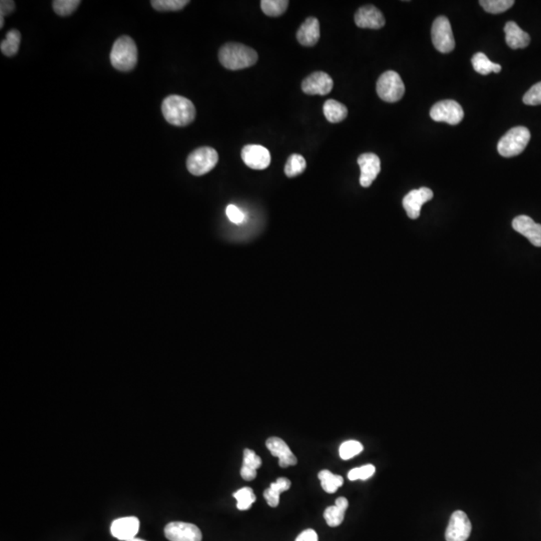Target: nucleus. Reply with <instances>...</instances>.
Here are the masks:
<instances>
[{"instance_id": "1", "label": "nucleus", "mask_w": 541, "mask_h": 541, "mask_svg": "<svg viewBox=\"0 0 541 541\" xmlns=\"http://www.w3.org/2000/svg\"><path fill=\"white\" fill-rule=\"evenodd\" d=\"M221 65L230 71H241L253 67L258 61V54L253 48L242 43H229L219 52Z\"/></svg>"}, {"instance_id": "2", "label": "nucleus", "mask_w": 541, "mask_h": 541, "mask_svg": "<svg viewBox=\"0 0 541 541\" xmlns=\"http://www.w3.org/2000/svg\"><path fill=\"white\" fill-rule=\"evenodd\" d=\"M162 111L166 122L176 126L192 124L197 113L194 104L187 98L177 94H172L164 100Z\"/></svg>"}, {"instance_id": "3", "label": "nucleus", "mask_w": 541, "mask_h": 541, "mask_svg": "<svg viewBox=\"0 0 541 541\" xmlns=\"http://www.w3.org/2000/svg\"><path fill=\"white\" fill-rule=\"evenodd\" d=\"M111 65L120 71H130L137 63V47L135 41L128 36H120L113 43L111 52Z\"/></svg>"}, {"instance_id": "4", "label": "nucleus", "mask_w": 541, "mask_h": 541, "mask_svg": "<svg viewBox=\"0 0 541 541\" xmlns=\"http://www.w3.org/2000/svg\"><path fill=\"white\" fill-rule=\"evenodd\" d=\"M530 137L531 135L529 129L525 126H516L501 137L497 144V151L499 155L505 157H516L525 150Z\"/></svg>"}, {"instance_id": "5", "label": "nucleus", "mask_w": 541, "mask_h": 541, "mask_svg": "<svg viewBox=\"0 0 541 541\" xmlns=\"http://www.w3.org/2000/svg\"><path fill=\"white\" fill-rule=\"evenodd\" d=\"M219 162V155L214 148L203 146L190 153L187 159L188 172L194 176H203L211 172Z\"/></svg>"}, {"instance_id": "6", "label": "nucleus", "mask_w": 541, "mask_h": 541, "mask_svg": "<svg viewBox=\"0 0 541 541\" xmlns=\"http://www.w3.org/2000/svg\"><path fill=\"white\" fill-rule=\"evenodd\" d=\"M379 98L386 102H397L403 98L405 85L396 71H388L381 74L376 85Z\"/></svg>"}, {"instance_id": "7", "label": "nucleus", "mask_w": 541, "mask_h": 541, "mask_svg": "<svg viewBox=\"0 0 541 541\" xmlns=\"http://www.w3.org/2000/svg\"><path fill=\"white\" fill-rule=\"evenodd\" d=\"M431 37L436 49L442 54H449L455 47L452 28L448 17L439 16L435 19L431 28Z\"/></svg>"}, {"instance_id": "8", "label": "nucleus", "mask_w": 541, "mask_h": 541, "mask_svg": "<svg viewBox=\"0 0 541 541\" xmlns=\"http://www.w3.org/2000/svg\"><path fill=\"white\" fill-rule=\"evenodd\" d=\"M430 117L435 122H448L451 126H456L463 120L464 111L455 100H441L432 107Z\"/></svg>"}, {"instance_id": "9", "label": "nucleus", "mask_w": 541, "mask_h": 541, "mask_svg": "<svg viewBox=\"0 0 541 541\" xmlns=\"http://www.w3.org/2000/svg\"><path fill=\"white\" fill-rule=\"evenodd\" d=\"M472 525L467 514L461 510L454 511L451 516L445 531L446 541H466L470 538Z\"/></svg>"}, {"instance_id": "10", "label": "nucleus", "mask_w": 541, "mask_h": 541, "mask_svg": "<svg viewBox=\"0 0 541 541\" xmlns=\"http://www.w3.org/2000/svg\"><path fill=\"white\" fill-rule=\"evenodd\" d=\"M165 536L170 541H201L203 538L197 525L181 521L168 523L165 527Z\"/></svg>"}, {"instance_id": "11", "label": "nucleus", "mask_w": 541, "mask_h": 541, "mask_svg": "<svg viewBox=\"0 0 541 541\" xmlns=\"http://www.w3.org/2000/svg\"><path fill=\"white\" fill-rule=\"evenodd\" d=\"M302 91L310 96H326L334 87L329 74L324 71L313 72L302 82Z\"/></svg>"}, {"instance_id": "12", "label": "nucleus", "mask_w": 541, "mask_h": 541, "mask_svg": "<svg viewBox=\"0 0 541 541\" xmlns=\"http://www.w3.org/2000/svg\"><path fill=\"white\" fill-rule=\"evenodd\" d=\"M243 162L253 170H265L271 164V153L268 148L259 144H247L243 148Z\"/></svg>"}, {"instance_id": "13", "label": "nucleus", "mask_w": 541, "mask_h": 541, "mask_svg": "<svg viewBox=\"0 0 541 541\" xmlns=\"http://www.w3.org/2000/svg\"><path fill=\"white\" fill-rule=\"evenodd\" d=\"M432 199L433 192L430 188H420L418 190H413L403 199V208L409 218L416 220L419 218L422 206Z\"/></svg>"}, {"instance_id": "14", "label": "nucleus", "mask_w": 541, "mask_h": 541, "mask_svg": "<svg viewBox=\"0 0 541 541\" xmlns=\"http://www.w3.org/2000/svg\"><path fill=\"white\" fill-rule=\"evenodd\" d=\"M358 165L360 166V185L368 188L372 185L381 170V162L375 153H363L358 157Z\"/></svg>"}, {"instance_id": "15", "label": "nucleus", "mask_w": 541, "mask_h": 541, "mask_svg": "<svg viewBox=\"0 0 541 541\" xmlns=\"http://www.w3.org/2000/svg\"><path fill=\"white\" fill-rule=\"evenodd\" d=\"M355 23L360 28L380 30L385 25L384 15L376 6H362L355 13Z\"/></svg>"}, {"instance_id": "16", "label": "nucleus", "mask_w": 541, "mask_h": 541, "mask_svg": "<svg viewBox=\"0 0 541 541\" xmlns=\"http://www.w3.org/2000/svg\"><path fill=\"white\" fill-rule=\"evenodd\" d=\"M512 227L518 233L529 239L533 246L541 247V225L534 222L529 216L516 217L512 221Z\"/></svg>"}, {"instance_id": "17", "label": "nucleus", "mask_w": 541, "mask_h": 541, "mask_svg": "<svg viewBox=\"0 0 541 541\" xmlns=\"http://www.w3.org/2000/svg\"><path fill=\"white\" fill-rule=\"evenodd\" d=\"M139 529L140 520L135 516L115 519L111 527V532L113 538L122 541L135 538Z\"/></svg>"}, {"instance_id": "18", "label": "nucleus", "mask_w": 541, "mask_h": 541, "mask_svg": "<svg viewBox=\"0 0 541 541\" xmlns=\"http://www.w3.org/2000/svg\"><path fill=\"white\" fill-rule=\"evenodd\" d=\"M266 446L273 454V456L279 459V464L282 468L295 466L297 464L298 460L296 459L294 453L291 451L288 444L281 438H269L266 441Z\"/></svg>"}, {"instance_id": "19", "label": "nucleus", "mask_w": 541, "mask_h": 541, "mask_svg": "<svg viewBox=\"0 0 541 541\" xmlns=\"http://www.w3.org/2000/svg\"><path fill=\"white\" fill-rule=\"evenodd\" d=\"M298 41L304 47H314L320 39V23L316 17H308L300 26L297 34Z\"/></svg>"}, {"instance_id": "20", "label": "nucleus", "mask_w": 541, "mask_h": 541, "mask_svg": "<svg viewBox=\"0 0 541 541\" xmlns=\"http://www.w3.org/2000/svg\"><path fill=\"white\" fill-rule=\"evenodd\" d=\"M506 43L512 49L529 47L530 36L514 21H508L505 27Z\"/></svg>"}, {"instance_id": "21", "label": "nucleus", "mask_w": 541, "mask_h": 541, "mask_svg": "<svg viewBox=\"0 0 541 541\" xmlns=\"http://www.w3.org/2000/svg\"><path fill=\"white\" fill-rule=\"evenodd\" d=\"M349 503L345 497L337 498L335 505L329 506L324 511V518L326 522L331 527H337L342 525L345 518V512L347 510Z\"/></svg>"}, {"instance_id": "22", "label": "nucleus", "mask_w": 541, "mask_h": 541, "mask_svg": "<svg viewBox=\"0 0 541 541\" xmlns=\"http://www.w3.org/2000/svg\"><path fill=\"white\" fill-rule=\"evenodd\" d=\"M262 466V459L251 449H245L241 476L244 481H251L257 477V470Z\"/></svg>"}, {"instance_id": "23", "label": "nucleus", "mask_w": 541, "mask_h": 541, "mask_svg": "<svg viewBox=\"0 0 541 541\" xmlns=\"http://www.w3.org/2000/svg\"><path fill=\"white\" fill-rule=\"evenodd\" d=\"M291 481L285 477H280L276 483H272L268 489L265 490L264 497L271 507H277L280 503V494L290 489Z\"/></svg>"}, {"instance_id": "24", "label": "nucleus", "mask_w": 541, "mask_h": 541, "mask_svg": "<svg viewBox=\"0 0 541 541\" xmlns=\"http://www.w3.org/2000/svg\"><path fill=\"white\" fill-rule=\"evenodd\" d=\"M323 111L324 115L327 118L328 122H332V124L341 122L348 115L347 107L335 100H326L325 104H324Z\"/></svg>"}, {"instance_id": "25", "label": "nucleus", "mask_w": 541, "mask_h": 541, "mask_svg": "<svg viewBox=\"0 0 541 541\" xmlns=\"http://www.w3.org/2000/svg\"><path fill=\"white\" fill-rule=\"evenodd\" d=\"M471 63H472L474 71L483 76H487L492 72L498 74L501 71V65L492 63L483 52H477L476 54H474V56L471 59Z\"/></svg>"}, {"instance_id": "26", "label": "nucleus", "mask_w": 541, "mask_h": 541, "mask_svg": "<svg viewBox=\"0 0 541 541\" xmlns=\"http://www.w3.org/2000/svg\"><path fill=\"white\" fill-rule=\"evenodd\" d=\"M21 34L19 30H12L6 34L5 39L1 41L0 49L6 56H13L19 52L21 45Z\"/></svg>"}, {"instance_id": "27", "label": "nucleus", "mask_w": 541, "mask_h": 541, "mask_svg": "<svg viewBox=\"0 0 541 541\" xmlns=\"http://www.w3.org/2000/svg\"><path fill=\"white\" fill-rule=\"evenodd\" d=\"M318 477L321 481L322 488L327 494H335L344 483L343 477L333 474L329 470L320 471Z\"/></svg>"}, {"instance_id": "28", "label": "nucleus", "mask_w": 541, "mask_h": 541, "mask_svg": "<svg viewBox=\"0 0 541 541\" xmlns=\"http://www.w3.org/2000/svg\"><path fill=\"white\" fill-rule=\"evenodd\" d=\"M290 2L288 0H263L261 8L265 14L271 17H277L284 14Z\"/></svg>"}, {"instance_id": "29", "label": "nucleus", "mask_w": 541, "mask_h": 541, "mask_svg": "<svg viewBox=\"0 0 541 541\" xmlns=\"http://www.w3.org/2000/svg\"><path fill=\"white\" fill-rule=\"evenodd\" d=\"M306 159L301 155H290L286 165H285V174L288 177H294L303 174L306 170Z\"/></svg>"}, {"instance_id": "30", "label": "nucleus", "mask_w": 541, "mask_h": 541, "mask_svg": "<svg viewBox=\"0 0 541 541\" xmlns=\"http://www.w3.org/2000/svg\"><path fill=\"white\" fill-rule=\"evenodd\" d=\"M233 496L236 499V508L243 511L250 509L256 501V495L253 489L250 487L241 488L233 494Z\"/></svg>"}, {"instance_id": "31", "label": "nucleus", "mask_w": 541, "mask_h": 541, "mask_svg": "<svg viewBox=\"0 0 541 541\" xmlns=\"http://www.w3.org/2000/svg\"><path fill=\"white\" fill-rule=\"evenodd\" d=\"M514 3L516 2L514 0H481L479 1V4L483 6L484 10L492 13V14L505 12L511 8Z\"/></svg>"}, {"instance_id": "32", "label": "nucleus", "mask_w": 541, "mask_h": 541, "mask_svg": "<svg viewBox=\"0 0 541 541\" xmlns=\"http://www.w3.org/2000/svg\"><path fill=\"white\" fill-rule=\"evenodd\" d=\"M188 0H153L151 4L157 12H177L183 10L187 4Z\"/></svg>"}, {"instance_id": "33", "label": "nucleus", "mask_w": 541, "mask_h": 541, "mask_svg": "<svg viewBox=\"0 0 541 541\" xmlns=\"http://www.w3.org/2000/svg\"><path fill=\"white\" fill-rule=\"evenodd\" d=\"M80 3L82 2L80 0H54L52 2V8L56 14L67 16L76 10Z\"/></svg>"}, {"instance_id": "34", "label": "nucleus", "mask_w": 541, "mask_h": 541, "mask_svg": "<svg viewBox=\"0 0 541 541\" xmlns=\"http://www.w3.org/2000/svg\"><path fill=\"white\" fill-rule=\"evenodd\" d=\"M363 451V445L356 440H348L344 442L339 449L340 457L343 460L353 459L356 455L360 454Z\"/></svg>"}, {"instance_id": "35", "label": "nucleus", "mask_w": 541, "mask_h": 541, "mask_svg": "<svg viewBox=\"0 0 541 541\" xmlns=\"http://www.w3.org/2000/svg\"><path fill=\"white\" fill-rule=\"evenodd\" d=\"M375 466L372 464H367V465L362 466V467L354 468L350 470L348 473V478L351 481H356L361 479V481H367L371 478L375 473Z\"/></svg>"}, {"instance_id": "36", "label": "nucleus", "mask_w": 541, "mask_h": 541, "mask_svg": "<svg viewBox=\"0 0 541 541\" xmlns=\"http://www.w3.org/2000/svg\"><path fill=\"white\" fill-rule=\"evenodd\" d=\"M523 102L527 106L541 104V82L534 85L523 96Z\"/></svg>"}, {"instance_id": "37", "label": "nucleus", "mask_w": 541, "mask_h": 541, "mask_svg": "<svg viewBox=\"0 0 541 541\" xmlns=\"http://www.w3.org/2000/svg\"><path fill=\"white\" fill-rule=\"evenodd\" d=\"M228 218L234 224H242L245 221V214L235 205H229L225 210Z\"/></svg>"}, {"instance_id": "38", "label": "nucleus", "mask_w": 541, "mask_h": 541, "mask_svg": "<svg viewBox=\"0 0 541 541\" xmlns=\"http://www.w3.org/2000/svg\"><path fill=\"white\" fill-rule=\"evenodd\" d=\"M14 8V1H12V0H1V2H0V17L4 19V16L13 12Z\"/></svg>"}, {"instance_id": "39", "label": "nucleus", "mask_w": 541, "mask_h": 541, "mask_svg": "<svg viewBox=\"0 0 541 541\" xmlns=\"http://www.w3.org/2000/svg\"><path fill=\"white\" fill-rule=\"evenodd\" d=\"M295 541H319L317 532L314 529H306L298 536Z\"/></svg>"}, {"instance_id": "40", "label": "nucleus", "mask_w": 541, "mask_h": 541, "mask_svg": "<svg viewBox=\"0 0 541 541\" xmlns=\"http://www.w3.org/2000/svg\"><path fill=\"white\" fill-rule=\"evenodd\" d=\"M129 541H146V540H140V538H133V540H131Z\"/></svg>"}]
</instances>
